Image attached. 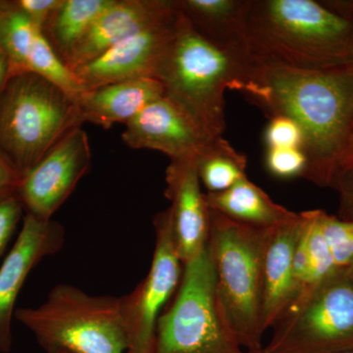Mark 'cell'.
<instances>
[{
    "mask_svg": "<svg viewBox=\"0 0 353 353\" xmlns=\"http://www.w3.org/2000/svg\"><path fill=\"white\" fill-rule=\"evenodd\" d=\"M332 189L339 194V218L353 220V166L341 170L334 176Z\"/></svg>",
    "mask_w": 353,
    "mask_h": 353,
    "instance_id": "obj_27",
    "label": "cell"
},
{
    "mask_svg": "<svg viewBox=\"0 0 353 353\" xmlns=\"http://www.w3.org/2000/svg\"><path fill=\"white\" fill-rule=\"evenodd\" d=\"M301 230V215L267 234L263 255L262 327L273 328L285 314L294 292V255Z\"/></svg>",
    "mask_w": 353,
    "mask_h": 353,
    "instance_id": "obj_16",
    "label": "cell"
},
{
    "mask_svg": "<svg viewBox=\"0 0 353 353\" xmlns=\"http://www.w3.org/2000/svg\"><path fill=\"white\" fill-rule=\"evenodd\" d=\"M165 182L176 252L185 264L205 248L210 231V210L201 192L196 160H172Z\"/></svg>",
    "mask_w": 353,
    "mask_h": 353,
    "instance_id": "obj_14",
    "label": "cell"
},
{
    "mask_svg": "<svg viewBox=\"0 0 353 353\" xmlns=\"http://www.w3.org/2000/svg\"><path fill=\"white\" fill-rule=\"evenodd\" d=\"M248 353H261V352H248ZM345 353H353V352H345Z\"/></svg>",
    "mask_w": 353,
    "mask_h": 353,
    "instance_id": "obj_35",
    "label": "cell"
},
{
    "mask_svg": "<svg viewBox=\"0 0 353 353\" xmlns=\"http://www.w3.org/2000/svg\"><path fill=\"white\" fill-rule=\"evenodd\" d=\"M153 353H248L221 314L208 245L183 264L173 304L158 320Z\"/></svg>",
    "mask_w": 353,
    "mask_h": 353,
    "instance_id": "obj_7",
    "label": "cell"
},
{
    "mask_svg": "<svg viewBox=\"0 0 353 353\" xmlns=\"http://www.w3.org/2000/svg\"><path fill=\"white\" fill-rule=\"evenodd\" d=\"M24 212L16 192L0 199V257L6 252Z\"/></svg>",
    "mask_w": 353,
    "mask_h": 353,
    "instance_id": "obj_26",
    "label": "cell"
},
{
    "mask_svg": "<svg viewBox=\"0 0 353 353\" xmlns=\"http://www.w3.org/2000/svg\"><path fill=\"white\" fill-rule=\"evenodd\" d=\"M121 138L132 150H157L171 161L196 160L216 139L165 95L128 121Z\"/></svg>",
    "mask_w": 353,
    "mask_h": 353,
    "instance_id": "obj_13",
    "label": "cell"
},
{
    "mask_svg": "<svg viewBox=\"0 0 353 353\" xmlns=\"http://www.w3.org/2000/svg\"><path fill=\"white\" fill-rule=\"evenodd\" d=\"M64 241L60 223L25 214L19 236L0 266V353L12 347L15 304L28 276L41 260L59 252Z\"/></svg>",
    "mask_w": 353,
    "mask_h": 353,
    "instance_id": "obj_12",
    "label": "cell"
},
{
    "mask_svg": "<svg viewBox=\"0 0 353 353\" xmlns=\"http://www.w3.org/2000/svg\"><path fill=\"white\" fill-rule=\"evenodd\" d=\"M324 2L336 12L353 19V0H331Z\"/></svg>",
    "mask_w": 353,
    "mask_h": 353,
    "instance_id": "obj_31",
    "label": "cell"
},
{
    "mask_svg": "<svg viewBox=\"0 0 353 353\" xmlns=\"http://www.w3.org/2000/svg\"><path fill=\"white\" fill-rule=\"evenodd\" d=\"M92 157L90 139L82 127L67 134L23 176L16 194L26 214L52 219L90 171Z\"/></svg>",
    "mask_w": 353,
    "mask_h": 353,
    "instance_id": "obj_10",
    "label": "cell"
},
{
    "mask_svg": "<svg viewBox=\"0 0 353 353\" xmlns=\"http://www.w3.org/2000/svg\"><path fill=\"white\" fill-rule=\"evenodd\" d=\"M245 41L255 63L324 70L353 65V19L315 0H248Z\"/></svg>",
    "mask_w": 353,
    "mask_h": 353,
    "instance_id": "obj_2",
    "label": "cell"
},
{
    "mask_svg": "<svg viewBox=\"0 0 353 353\" xmlns=\"http://www.w3.org/2000/svg\"><path fill=\"white\" fill-rule=\"evenodd\" d=\"M14 318L46 352L125 353L127 336L119 297L92 296L70 284L50 290L38 307L16 309Z\"/></svg>",
    "mask_w": 353,
    "mask_h": 353,
    "instance_id": "obj_6",
    "label": "cell"
},
{
    "mask_svg": "<svg viewBox=\"0 0 353 353\" xmlns=\"http://www.w3.org/2000/svg\"><path fill=\"white\" fill-rule=\"evenodd\" d=\"M348 269H350V274H352V277H353V263L352 265H350V267H348Z\"/></svg>",
    "mask_w": 353,
    "mask_h": 353,
    "instance_id": "obj_34",
    "label": "cell"
},
{
    "mask_svg": "<svg viewBox=\"0 0 353 353\" xmlns=\"http://www.w3.org/2000/svg\"><path fill=\"white\" fill-rule=\"evenodd\" d=\"M155 245L145 278L130 294L119 297L121 316L127 336L125 353H153L157 323L182 280L183 264L176 252L170 210L153 221Z\"/></svg>",
    "mask_w": 353,
    "mask_h": 353,
    "instance_id": "obj_9",
    "label": "cell"
},
{
    "mask_svg": "<svg viewBox=\"0 0 353 353\" xmlns=\"http://www.w3.org/2000/svg\"><path fill=\"white\" fill-rule=\"evenodd\" d=\"M270 123L265 132V141L268 148H301L303 134L294 120L285 116L270 118Z\"/></svg>",
    "mask_w": 353,
    "mask_h": 353,
    "instance_id": "obj_25",
    "label": "cell"
},
{
    "mask_svg": "<svg viewBox=\"0 0 353 353\" xmlns=\"http://www.w3.org/2000/svg\"><path fill=\"white\" fill-rule=\"evenodd\" d=\"M39 32L14 1L0 0V46L10 63L11 75L25 73Z\"/></svg>",
    "mask_w": 353,
    "mask_h": 353,
    "instance_id": "obj_22",
    "label": "cell"
},
{
    "mask_svg": "<svg viewBox=\"0 0 353 353\" xmlns=\"http://www.w3.org/2000/svg\"><path fill=\"white\" fill-rule=\"evenodd\" d=\"M50 353H72V352H68V350H55V352H52Z\"/></svg>",
    "mask_w": 353,
    "mask_h": 353,
    "instance_id": "obj_33",
    "label": "cell"
},
{
    "mask_svg": "<svg viewBox=\"0 0 353 353\" xmlns=\"http://www.w3.org/2000/svg\"><path fill=\"white\" fill-rule=\"evenodd\" d=\"M164 95L159 81L141 78L85 90L76 101L83 123L108 130L116 123L126 124L148 104Z\"/></svg>",
    "mask_w": 353,
    "mask_h": 353,
    "instance_id": "obj_17",
    "label": "cell"
},
{
    "mask_svg": "<svg viewBox=\"0 0 353 353\" xmlns=\"http://www.w3.org/2000/svg\"><path fill=\"white\" fill-rule=\"evenodd\" d=\"M27 72L37 74L62 88L65 92L77 99L83 88L75 72L64 63L52 46L39 32L32 46Z\"/></svg>",
    "mask_w": 353,
    "mask_h": 353,
    "instance_id": "obj_23",
    "label": "cell"
},
{
    "mask_svg": "<svg viewBox=\"0 0 353 353\" xmlns=\"http://www.w3.org/2000/svg\"><path fill=\"white\" fill-rule=\"evenodd\" d=\"M269 118L285 116L303 134V178L331 188L353 132V65L303 70L255 63L245 94Z\"/></svg>",
    "mask_w": 353,
    "mask_h": 353,
    "instance_id": "obj_1",
    "label": "cell"
},
{
    "mask_svg": "<svg viewBox=\"0 0 353 353\" xmlns=\"http://www.w3.org/2000/svg\"><path fill=\"white\" fill-rule=\"evenodd\" d=\"M266 167L277 178H303L307 169V158L301 148H268Z\"/></svg>",
    "mask_w": 353,
    "mask_h": 353,
    "instance_id": "obj_24",
    "label": "cell"
},
{
    "mask_svg": "<svg viewBox=\"0 0 353 353\" xmlns=\"http://www.w3.org/2000/svg\"><path fill=\"white\" fill-rule=\"evenodd\" d=\"M352 166H353V132L352 137H350L347 150H345V154H343V160H341L340 170H339V172L345 170V169Z\"/></svg>",
    "mask_w": 353,
    "mask_h": 353,
    "instance_id": "obj_32",
    "label": "cell"
},
{
    "mask_svg": "<svg viewBox=\"0 0 353 353\" xmlns=\"http://www.w3.org/2000/svg\"><path fill=\"white\" fill-rule=\"evenodd\" d=\"M175 8V0H113L72 50L65 64L76 71Z\"/></svg>",
    "mask_w": 353,
    "mask_h": 353,
    "instance_id": "obj_15",
    "label": "cell"
},
{
    "mask_svg": "<svg viewBox=\"0 0 353 353\" xmlns=\"http://www.w3.org/2000/svg\"><path fill=\"white\" fill-rule=\"evenodd\" d=\"M261 353L353 352V277L341 269L325 278L274 325Z\"/></svg>",
    "mask_w": 353,
    "mask_h": 353,
    "instance_id": "obj_8",
    "label": "cell"
},
{
    "mask_svg": "<svg viewBox=\"0 0 353 353\" xmlns=\"http://www.w3.org/2000/svg\"><path fill=\"white\" fill-rule=\"evenodd\" d=\"M62 0H15L16 6L29 18L32 25L43 32L50 16Z\"/></svg>",
    "mask_w": 353,
    "mask_h": 353,
    "instance_id": "obj_28",
    "label": "cell"
},
{
    "mask_svg": "<svg viewBox=\"0 0 353 353\" xmlns=\"http://www.w3.org/2000/svg\"><path fill=\"white\" fill-rule=\"evenodd\" d=\"M175 3L192 27L209 41L250 54L245 30L248 0H175Z\"/></svg>",
    "mask_w": 353,
    "mask_h": 353,
    "instance_id": "obj_19",
    "label": "cell"
},
{
    "mask_svg": "<svg viewBox=\"0 0 353 353\" xmlns=\"http://www.w3.org/2000/svg\"><path fill=\"white\" fill-rule=\"evenodd\" d=\"M205 201L209 209L241 224L259 229L281 226L297 216V213L276 203L248 176L223 192H208Z\"/></svg>",
    "mask_w": 353,
    "mask_h": 353,
    "instance_id": "obj_18",
    "label": "cell"
},
{
    "mask_svg": "<svg viewBox=\"0 0 353 353\" xmlns=\"http://www.w3.org/2000/svg\"><path fill=\"white\" fill-rule=\"evenodd\" d=\"M21 180H22V176L0 153V199L15 194Z\"/></svg>",
    "mask_w": 353,
    "mask_h": 353,
    "instance_id": "obj_29",
    "label": "cell"
},
{
    "mask_svg": "<svg viewBox=\"0 0 353 353\" xmlns=\"http://www.w3.org/2000/svg\"><path fill=\"white\" fill-rule=\"evenodd\" d=\"M210 210L208 248L218 306L228 328L246 352L262 350L263 255L270 229L241 224Z\"/></svg>",
    "mask_w": 353,
    "mask_h": 353,
    "instance_id": "obj_4",
    "label": "cell"
},
{
    "mask_svg": "<svg viewBox=\"0 0 353 353\" xmlns=\"http://www.w3.org/2000/svg\"><path fill=\"white\" fill-rule=\"evenodd\" d=\"M176 6V3H175ZM180 12L168 15L132 34L94 61L77 69L83 90L134 79H155L175 37Z\"/></svg>",
    "mask_w": 353,
    "mask_h": 353,
    "instance_id": "obj_11",
    "label": "cell"
},
{
    "mask_svg": "<svg viewBox=\"0 0 353 353\" xmlns=\"http://www.w3.org/2000/svg\"><path fill=\"white\" fill-rule=\"evenodd\" d=\"M113 0H62L43 32L64 63L70 53Z\"/></svg>",
    "mask_w": 353,
    "mask_h": 353,
    "instance_id": "obj_20",
    "label": "cell"
},
{
    "mask_svg": "<svg viewBox=\"0 0 353 353\" xmlns=\"http://www.w3.org/2000/svg\"><path fill=\"white\" fill-rule=\"evenodd\" d=\"M246 157L223 138H218L196 159L201 185L208 192L230 189L245 178Z\"/></svg>",
    "mask_w": 353,
    "mask_h": 353,
    "instance_id": "obj_21",
    "label": "cell"
},
{
    "mask_svg": "<svg viewBox=\"0 0 353 353\" xmlns=\"http://www.w3.org/2000/svg\"><path fill=\"white\" fill-rule=\"evenodd\" d=\"M254 68V60L248 53L209 41L180 12L175 37L155 79L163 85L165 97L209 138L217 139L226 129L225 90L230 88L245 95Z\"/></svg>",
    "mask_w": 353,
    "mask_h": 353,
    "instance_id": "obj_3",
    "label": "cell"
},
{
    "mask_svg": "<svg viewBox=\"0 0 353 353\" xmlns=\"http://www.w3.org/2000/svg\"><path fill=\"white\" fill-rule=\"evenodd\" d=\"M83 124L76 99L31 72L10 76L0 95V153L22 178Z\"/></svg>",
    "mask_w": 353,
    "mask_h": 353,
    "instance_id": "obj_5",
    "label": "cell"
},
{
    "mask_svg": "<svg viewBox=\"0 0 353 353\" xmlns=\"http://www.w3.org/2000/svg\"><path fill=\"white\" fill-rule=\"evenodd\" d=\"M10 63L6 51L0 46V95L6 88L7 81L10 78Z\"/></svg>",
    "mask_w": 353,
    "mask_h": 353,
    "instance_id": "obj_30",
    "label": "cell"
}]
</instances>
